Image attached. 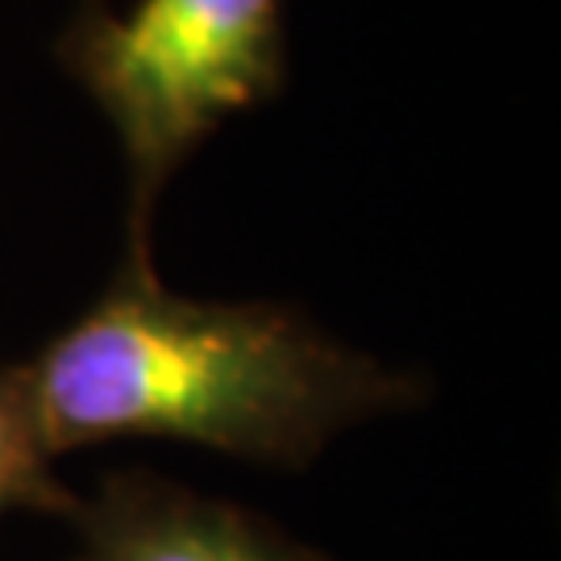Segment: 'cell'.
Instances as JSON below:
<instances>
[{"label":"cell","instance_id":"1","mask_svg":"<svg viewBox=\"0 0 561 561\" xmlns=\"http://www.w3.org/2000/svg\"><path fill=\"white\" fill-rule=\"evenodd\" d=\"M13 375L46 454L167 437L291 470L345 424L421 400L279 304L171 296L150 245H129L101 300Z\"/></svg>","mask_w":561,"mask_h":561},{"label":"cell","instance_id":"4","mask_svg":"<svg viewBox=\"0 0 561 561\" xmlns=\"http://www.w3.org/2000/svg\"><path fill=\"white\" fill-rule=\"evenodd\" d=\"M18 507L71 516L80 500L71 491H62L50 474V454L30 421L18 375L0 370V520Z\"/></svg>","mask_w":561,"mask_h":561},{"label":"cell","instance_id":"2","mask_svg":"<svg viewBox=\"0 0 561 561\" xmlns=\"http://www.w3.org/2000/svg\"><path fill=\"white\" fill-rule=\"evenodd\" d=\"M67 76L117 129L129 245L146 250L162 183L225 117L283 92V0H80L55 42Z\"/></svg>","mask_w":561,"mask_h":561},{"label":"cell","instance_id":"3","mask_svg":"<svg viewBox=\"0 0 561 561\" xmlns=\"http://www.w3.org/2000/svg\"><path fill=\"white\" fill-rule=\"evenodd\" d=\"M76 561H321L233 503L204 500L154 474H108L80 503Z\"/></svg>","mask_w":561,"mask_h":561}]
</instances>
